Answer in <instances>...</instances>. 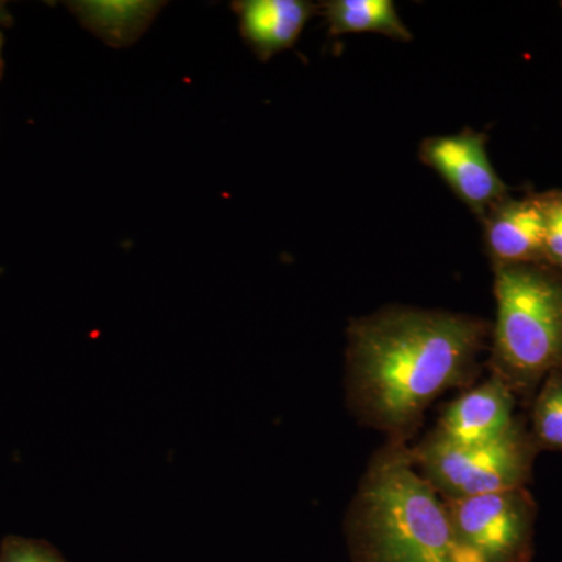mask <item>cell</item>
Masks as SVG:
<instances>
[{
  "mask_svg": "<svg viewBox=\"0 0 562 562\" xmlns=\"http://www.w3.org/2000/svg\"><path fill=\"white\" fill-rule=\"evenodd\" d=\"M561 5H562V3H561Z\"/></svg>",
  "mask_w": 562,
  "mask_h": 562,
  "instance_id": "15",
  "label": "cell"
},
{
  "mask_svg": "<svg viewBox=\"0 0 562 562\" xmlns=\"http://www.w3.org/2000/svg\"><path fill=\"white\" fill-rule=\"evenodd\" d=\"M462 546L480 562H531L538 506L527 487L446 501Z\"/></svg>",
  "mask_w": 562,
  "mask_h": 562,
  "instance_id": "5",
  "label": "cell"
},
{
  "mask_svg": "<svg viewBox=\"0 0 562 562\" xmlns=\"http://www.w3.org/2000/svg\"><path fill=\"white\" fill-rule=\"evenodd\" d=\"M424 479L443 501H461L527 486L538 446L517 422L508 435L483 446H461L431 431L412 447Z\"/></svg>",
  "mask_w": 562,
  "mask_h": 562,
  "instance_id": "4",
  "label": "cell"
},
{
  "mask_svg": "<svg viewBox=\"0 0 562 562\" xmlns=\"http://www.w3.org/2000/svg\"><path fill=\"white\" fill-rule=\"evenodd\" d=\"M319 14L333 36L376 33L403 43L413 40L392 0H327L319 3Z\"/></svg>",
  "mask_w": 562,
  "mask_h": 562,
  "instance_id": "10",
  "label": "cell"
},
{
  "mask_svg": "<svg viewBox=\"0 0 562 562\" xmlns=\"http://www.w3.org/2000/svg\"><path fill=\"white\" fill-rule=\"evenodd\" d=\"M0 562H68L50 543L7 536L0 543Z\"/></svg>",
  "mask_w": 562,
  "mask_h": 562,
  "instance_id": "12",
  "label": "cell"
},
{
  "mask_svg": "<svg viewBox=\"0 0 562 562\" xmlns=\"http://www.w3.org/2000/svg\"><path fill=\"white\" fill-rule=\"evenodd\" d=\"M492 266L546 265V206L542 194L506 198L482 217Z\"/></svg>",
  "mask_w": 562,
  "mask_h": 562,
  "instance_id": "7",
  "label": "cell"
},
{
  "mask_svg": "<svg viewBox=\"0 0 562 562\" xmlns=\"http://www.w3.org/2000/svg\"><path fill=\"white\" fill-rule=\"evenodd\" d=\"M232 10L247 46L258 60L268 61L297 43L319 5L308 0H238Z\"/></svg>",
  "mask_w": 562,
  "mask_h": 562,
  "instance_id": "9",
  "label": "cell"
},
{
  "mask_svg": "<svg viewBox=\"0 0 562 562\" xmlns=\"http://www.w3.org/2000/svg\"><path fill=\"white\" fill-rule=\"evenodd\" d=\"M353 562H480L458 539L449 508L416 468L405 439H387L347 517Z\"/></svg>",
  "mask_w": 562,
  "mask_h": 562,
  "instance_id": "2",
  "label": "cell"
},
{
  "mask_svg": "<svg viewBox=\"0 0 562 562\" xmlns=\"http://www.w3.org/2000/svg\"><path fill=\"white\" fill-rule=\"evenodd\" d=\"M492 325L471 314L390 306L350 322L347 397L364 425L408 441L443 392L480 373Z\"/></svg>",
  "mask_w": 562,
  "mask_h": 562,
  "instance_id": "1",
  "label": "cell"
},
{
  "mask_svg": "<svg viewBox=\"0 0 562 562\" xmlns=\"http://www.w3.org/2000/svg\"><path fill=\"white\" fill-rule=\"evenodd\" d=\"M494 295L492 373L514 394H530L562 371V273L547 265L495 266Z\"/></svg>",
  "mask_w": 562,
  "mask_h": 562,
  "instance_id": "3",
  "label": "cell"
},
{
  "mask_svg": "<svg viewBox=\"0 0 562 562\" xmlns=\"http://www.w3.org/2000/svg\"><path fill=\"white\" fill-rule=\"evenodd\" d=\"M516 394L497 375L460 395L443 409L436 432L461 446H483L498 441L517 424Z\"/></svg>",
  "mask_w": 562,
  "mask_h": 562,
  "instance_id": "8",
  "label": "cell"
},
{
  "mask_svg": "<svg viewBox=\"0 0 562 562\" xmlns=\"http://www.w3.org/2000/svg\"><path fill=\"white\" fill-rule=\"evenodd\" d=\"M419 157L479 220L509 195L492 166L487 136L482 132L464 128L431 136L422 143Z\"/></svg>",
  "mask_w": 562,
  "mask_h": 562,
  "instance_id": "6",
  "label": "cell"
},
{
  "mask_svg": "<svg viewBox=\"0 0 562 562\" xmlns=\"http://www.w3.org/2000/svg\"><path fill=\"white\" fill-rule=\"evenodd\" d=\"M532 439L538 449L562 452V372H553L542 382L532 406Z\"/></svg>",
  "mask_w": 562,
  "mask_h": 562,
  "instance_id": "11",
  "label": "cell"
},
{
  "mask_svg": "<svg viewBox=\"0 0 562 562\" xmlns=\"http://www.w3.org/2000/svg\"><path fill=\"white\" fill-rule=\"evenodd\" d=\"M546 206V265L562 273V191L542 194Z\"/></svg>",
  "mask_w": 562,
  "mask_h": 562,
  "instance_id": "13",
  "label": "cell"
},
{
  "mask_svg": "<svg viewBox=\"0 0 562 562\" xmlns=\"http://www.w3.org/2000/svg\"><path fill=\"white\" fill-rule=\"evenodd\" d=\"M3 69H5V61H3V35L0 33V79H2Z\"/></svg>",
  "mask_w": 562,
  "mask_h": 562,
  "instance_id": "14",
  "label": "cell"
}]
</instances>
